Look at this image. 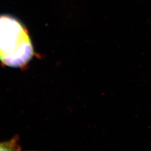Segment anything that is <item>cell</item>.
Masks as SVG:
<instances>
[{"mask_svg":"<svg viewBox=\"0 0 151 151\" xmlns=\"http://www.w3.org/2000/svg\"><path fill=\"white\" fill-rule=\"evenodd\" d=\"M33 55V45L25 27L15 17L0 15L1 61L11 67H21Z\"/></svg>","mask_w":151,"mask_h":151,"instance_id":"1","label":"cell"}]
</instances>
